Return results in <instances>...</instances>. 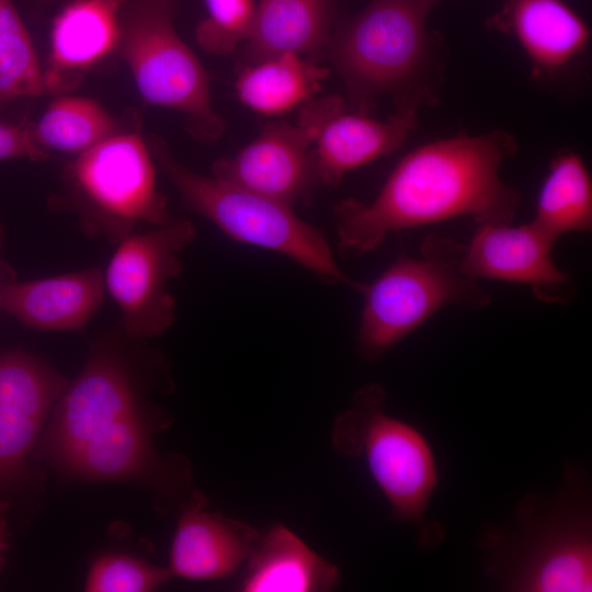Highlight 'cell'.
Segmentation results:
<instances>
[{"mask_svg": "<svg viewBox=\"0 0 592 592\" xmlns=\"http://www.w3.org/2000/svg\"><path fill=\"white\" fill-rule=\"evenodd\" d=\"M517 150L503 130L456 135L406 155L371 203L344 200L333 207L339 248L362 255L394 232L451 218L476 225L511 224L521 200L500 175Z\"/></svg>", "mask_w": 592, "mask_h": 592, "instance_id": "cell-1", "label": "cell"}, {"mask_svg": "<svg viewBox=\"0 0 592 592\" xmlns=\"http://www.w3.org/2000/svg\"><path fill=\"white\" fill-rule=\"evenodd\" d=\"M550 496L525 494L514 521L485 526L477 539L485 573L513 592L592 591V524L588 483L568 467Z\"/></svg>", "mask_w": 592, "mask_h": 592, "instance_id": "cell-2", "label": "cell"}, {"mask_svg": "<svg viewBox=\"0 0 592 592\" xmlns=\"http://www.w3.org/2000/svg\"><path fill=\"white\" fill-rule=\"evenodd\" d=\"M432 0H372L339 25L323 48L339 72L353 111L397 94L398 107L434 102L435 39L428 30Z\"/></svg>", "mask_w": 592, "mask_h": 592, "instance_id": "cell-3", "label": "cell"}, {"mask_svg": "<svg viewBox=\"0 0 592 592\" xmlns=\"http://www.w3.org/2000/svg\"><path fill=\"white\" fill-rule=\"evenodd\" d=\"M385 402L379 384L361 387L351 407L334 420L331 443L344 457H363L391 516L414 527L421 547L436 546L444 538L443 528L426 519L440 481L432 446L419 429L388 414Z\"/></svg>", "mask_w": 592, "mask_h": 592, "instance_id": "cell-4", "label": "cell"}, {"mask_svg": "<svg viewBox=\"0 0 592 592\" xmlns=\"http://www.w3.org/2000/svg\"><path fill=\"white\" fill-rule=\"evenodd\" d=\"M465 244L429 236L419 257L400 253L373 282L362 284L357 349L376 361L446 306L481 309L491 294L463 271Z\"/></svg>", "mask_w": 592, "mask_h": 592, "instance_id": "cell-5", "label": "cell"}, {"mask_svg": "<svg viewBox=\"0 0 592 592\" xmlns=\"http://www.w3.org/2000/svg\"><path fill=\"white\" fill-rule=\"evenodd\" d=\"M149 148L185 205L229 238L281 253L329 284L360 292L363 283L343 273L323 234L297 216L293 207L190 170L159 139H152Z\"/></svg>", "mask_w": 592, "mask_h": 592, "instance_id": "cell-6", "label": "cell"}, {"mask_svg": "<svg viewBox=\"0 0 592 592\" xmlns=\"http://www.w3.org/2000/svg\"><path fill=\"white\" fill-rule=\"evenodd\" d=\"M67 177L87 234L118 243L140 224L172 220L157 187L152 153L139 134H113L77 156Z\"/></svg>", "mask_w": 592, "mask_h": 592, "instance_id": "cell-7", "label": "cell"}, {"mask_svg": "<svg viewBox=\"0 0 592 592\" xmlns=\"http://www.w3.org/2000/svg\"><path fill=\"white\" fill-rule=\"evenodd\" d=\"M123 55L143 99L182 113L194 137L216 140L224 122L212 103L207 73L178 35L171 0H144L122 31Z\"/></svg>", "mask_w": 592, "mask_h": 592, "instance_id": "cell-8", "label": "cell"}, {"mask_svg": "<svg viewBox=\"0 0 592 592\" xmlns=\"http://www.w3.org/2000/svg\"><path fill=\"white\" fill-rule=\"evenodd\" d=\"M195 238L191 220L172 219L117 243L104 282L122 311L128 337L155 338L172 326L175 301L167 286L182 271L180 252Z\"/></svg>", "mask_w": 592, "mask_h": 592, "instance_id": "cell-9", "label": "cell"}, {"mask_svg": "<svg viewBox=\"0 0 592 592\" xmlns=\"http://www.w3.org/2000/svg\"><path fill=\"white\" fill-rule=\"evenodd\" d=\"M418 107H398L385 121L349 111L342 98L309 100L297 125L311 140L320 185H337L350 171L399 149L418 125Z\"/></svg>", "mask_w": 592, "mask_h": 592, "instance_id": "cell-10", "label": "cell"}, {"mask_svg": "<svg viewBox=\"0 0 592 592\" xmlns=\"http://www.w3.org/2000/svg\"><path fill=\"white\" fill-rule=\"evenodd\" d=\"M137 410L139 396L127 366L113 351L100 348L56 401L41 454L61 465L95 433Z\"/></svg>", "mask_w": 592, "mask_h": 592, "instance_id": "cell-11", "label": "cell"}, {"mask_svg": "<svg viewBox=\"0 0 592 592\" xmlns=\"http://www.w3.org/2000/svg\"><path fill=\"white\" fill-rule=\"evenodd\" d=\"M555 243L532 220L520 226L477 225L465 244L463 271L476 280L524 284L543 301L562 303L570 278L553 259Z\"/></svg>", "mask_w": 592, "mask_h": 592, "instance_id": "cell-12", "label": "cell"}, {"mask_svg": "<svg viewBox=\"0 0 592 592\" xmlns=\"http://www.w3.org/2000/svg\"><path fill=\"white\" fill-rule=\"evenodd\" d=\"M311 140L297 124L276 122L232 157L213 164V175L293 207L320 185Z\"/></svg>", "mask_w": 592, "mask_h": 592, "instance_id": "cell-13", "label": "cell"}, {"mask_svg": "<svg viewBox=\"0 0 592 592\" xmlns=\"http://www.w3.org/2000/svg\"><path fill=\"white\" fill-rule=\"evenodd\" d=\"M205 503L198 493L181 512L168 568L174 577L198 581L229 577L247 561L260 539L253 526L204 511Z\"/></svg>", "mask_w": 592, "mask_h": 592, "instance_id": "cell-14", "label": "cell"}, {"mask_svg": "<svg viewBox=\"0 0 592 592\" xmlns=\"http://www.w3.org/2000/svg\"><path fill=\"white\" fill-rule=\"evenodd\" d=\"M105 291L104 274L98 267L31 281H0V311L36 330L81 331L102 306Z\"/></svg>", "mask_w": 592, "mask_h": 592, "instance_id": "cell-15", "label": "cell"}, {"mask_svg": "<svg viewBox=\"0 0 592 592\" xmlns=\"http://www.w3.org/2000/svg\"><path fill=\"white\" fill-rule=\"evenodd\" d=\"M123 0H73L54 19L46 90L73 87L88 69L107 56L122 38Z\"/></svg>", "mask_w": 592, "mask_h": 592, "instance_id": "cell-16", "label": "cell"}, {"mask_svg": "<svg viewBox=\"0 0 592 592\" xmlns=\"http://www.w3.org/2000/svg\"><path fill=\"white\" fill-rule=\"evenodd\" d=\"M488 23L519 42L536 75L559 71L590 41L585 22L561 0H504Z\"/></svg>", "mask_w": 592, "mask_h": 592, "instance_id": "cell-17", "label": "cell"}, {"mask_svg": "<svg viewBox=\"0 0 592 592\" xmlns=\"http://www.w3.org/2000/svg\"><path fill=\"white\" fill-rule=\"evenodd\" d=\"M244 563L243 592H327L340 582L339 568L282 524L261 534Z\"/></svg>", "mask_w": 592, "mask_h": 592, "instance_id": "cell-18", "label": "cell"}, {"mask_svg": "<svg viewBox=\"0 0 592 592\" xmlns=\"http://www.w3.org/2000/svg\"><path fill=\"white\" fill-rule=\"evenodd\" d=\"M334 16L331 0H261L243 53L248 65L282 54H317Z\"/></svg>", "mask_w": 592, "mask_h": 592, "instance_id": "cell-19", "label": "cell"}, {"mask_svg": "<svg viewBox=\"0 0 592 592\" xmlns=\"http://www.w3.org/2000/svg\"><path fill=\"white\" fill-rule=\"evenodd\" d=\"M61 466L70 474L89 479H135L153 471L167 473L156 453L148 422L141 410L116 419L90 437Z\"/></svg>", "mask_w": 592, "mask_h": 592, "instance_id": "cell-20", "label": "cell"}, {"mask_svg": "<svg viewBox=\"0 0 592 592\" xmlns=\"http://www.w3.org/2000/svg\"><path fill=\"white\" fill-rule=\"evenodd\" d=\"M327 70L300 55L282 54L248 65L236 82L239 100L264 115L303 105L320 90Z\"/></svg>", "mask_w": 592, "mask_h": 592, "instance_id": "cell-21", "label": "cell"}, {"mask_svg": "<svg viewBox=\"0 0 592 592\" xmlns=\"http://www.w3.org/2000/svg\"><path fill=\"white\" fill-rule=\"evenodd\" d=\"M532 221L556 241L567 232L591 230L592 181L580 155L562 151L554 157Z\"/></svg>", "mask_w": 592, "mask_h": 592, "instance_id": "cell-22", "label": "cell"}, {"mask_svg": "<svg viewBox=\"0 0 592 592\" xmlns=\"http://www.w3.org/2000/svg\"><path fill=\"white\" fill-rule=\"evenodd\" d=\"M31 128L44 150L77 156L116 133L115 122L105 109L78 96L55 100Z\"/></svg>", "mask_w": 592, "mask_h": 592, "instance_id": "cell-23", "label": "cell"}, {"mask_svg": "<svg viewBox=\"0 0 592 592\" xmlns=\"http://www.w3.org/2000/svg\"><path fill=\"white\" fill-rule=\"evenodd\" d=\"M68 382L44 361L23 351L0 354V411L42 421Z\"/></svg>", "mask_w": 592, "mask_h": 592, "instance_id": "cell-24", "label": "cell"}, {"mask_svg": "<svg viewBox=\"0 0 592 592\" xmlns=\"http://www.w3.org/2000/svg\"><path fill=\"white\" fill-rule=\"evenodd\" d=\"M44 71L12 0H0V102L42 94Z\"/></svg>", "mask_w": 592, "mask_h": 592, "instance_id": "cell-25", "label": "cell"}, {"mask_svg": "<svg viewBox=\"0 0 592 592\" xmlns=\"http://www.w3.org/2000/svg\"><path fill=\"white\" fill-rule=\"evenodd\" d=\"M206 16L198 23L195 36L207 53L227 56L246 42L253 23L254 0H204Z\"/></svg>", "mask_w": 592, "mask_h": 592, "instance_id": "cell-26", "label": "cell"}, {"mask_svg": "<svg viewBox=\"0 0 592 592\" xmlns=\"http://www.w3.org/2000/svg\"><path fill=\"white\" fill-rule=\"evenodd\" d=\"M170 570L133 556L107 554L91 566L84 584L88 592H148L163 585Z\"/></svg>", "mask_w": 592, "mask_h": 592, "instance_id": "cell-27", "label": "cell"}, {"mask_svg": "<svg viewBox=\"0 0 592 592\" xmlns=\"http://www.w3.org/2000/svg\"><path fill=\"white\" fill-rule=\"evenodd\" d=\"M42 423L0 411V480L10 479L22 469Z\"/></svg>", "mask_w": 592, "mask_h": 592, "instance_id": "cell-28", "label": "cell"}, {"mask_svg": "<svg viewBox=\"0 0 592 592\" xmlns=\"http://www.w3.org/2000/svg\"><path fill=\"white\" fill-rule=\"evenodd\" d=\"M47 156L36 143L31 127L0 123V160L43 161Z\"/></svg>", "mask_w": 592, "mask_h": 592, "instance_id": "cell-29", "label": "cell"}, {"mask_svg": "<svg viewBox=\"0 0 592 592\" xmlns=\"http://www.w3.org/2000/svg\"><path fill=\"white\" fill-rule=\"evenodd\" d=\"M8 547L7 528L3 519L0 514V566L3 561V555Z\"/></svg>", "mask_w": 592, "mask_h": 592, "instance_id": "cell-30", "label": "cell"}, {"mask_svg": "<svg viewBox=\"0 0 592 592\" xmlns=\"http://www.w3.org/2000/svg\"><path fill=\"white\" fill-rule=\"evenodd\" d=\"M3 242H4V229H3V226L0 221V251L3 247Z\"/></svg>", "mask_w": 592, "mask_h": 592, "instance_id": "cell-31", "label": "cell"}, {"mask_svg": "<svg viewBox=\"0 0 592 592\" xmlns=\"http://www.w3.org/2000/svg\"><path fill=\"white\" fill-rule=\"evenodd\" d=\"M433 2L437 3L440 0H432Z\"/></svg>", "mask_w": 592, "mask_h": 592, "instance_id": "cell-32", "label": "cell"}, {"mask_svg": "<svg viewBox=\"0 0 592 592\" xmlns=\"http://www.w3.org/2000/svg\"><path fill=\"white\" fill-rule=\"evenodd\" d=\"M44 1H52V0H44Z\"/></svg>", "mask_w": 592, "mask_h": 592, "instance_id": "cell-33", "label": "cell"}]
</instances>
